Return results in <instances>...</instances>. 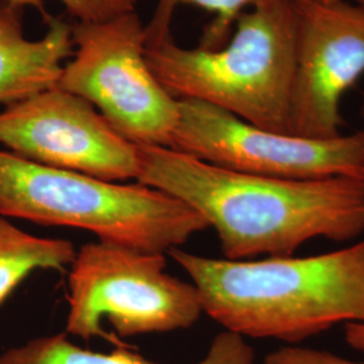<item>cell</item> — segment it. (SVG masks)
I'll list each match as a JSON object with an SVG mask.
<instances>
[{
	"label": "cell",
	"instance_id": "obj_1",
	"mask_svg": "<svg viewBox=\"0 0 364 364\" xmlns=\"http://www.w3.org/2000/svg\"><path fill=\"white\" fill-rule=\"evenodd\" d=\"M136 182L173 196L212 227L225 259L289 257L313 239L364 235V178L285 180L224 169L168 147L138 146Z\"/></svg>",
	"mask_w": 364,
	"mask_h": 364
},
{
	"label": "cell",
	"instance_id": "obj_2",
	"mask_svg": "<svg viewBox=\"0 0 364 364\" xmlns=\"http://www.w3.org/2000/svg\"><path fill=\"white\" fill-rule=\"evenodd\" d=\"M191 277L203 313L242 338L296 344L364 323V240L312 257L213 259L168 252Z\"/></svg>",
	"mask_w": 364,
	"mask_h": 364
},
{
	"label": "cell",
	"instance_id": "obj_3",
	"mask_svg": "<svg viewBox=\"0 0 364 364\" xmlns=\"http://www.w3.org/2000/svg\"><path fill=\"white\" fill-rule=\"evenodd\" d=\"M296 33V4L281 3L242 14L216 50L186 49L169 38L147 46L146 58L177 100H200L260 129L289 134Z\"/></svg>",
	"mask_w": 364,
	"mask_h": 364
},
{
	"label": "cell",
	"instance_id": "obj_4",
	"mask_svg": "<svg viewBox=\"0 0 364 364\" xmlns=\"http://www.w3.org/2000/svg\"><path fill=\"white\" fill-rule=\"evenodd\" d=\"M0 215L70 227L142 252L168 254L209 228L181 200L141 182L117 183L0 151Z\"/></svg>",
	"mask_w": 364,
	"mask_h": 364
},
{
	"label": "cell",
	"instance_id": "obj_5",
	"mask_svg": "<svg viewBox=\"0 0 364 364\" xmlns=\"http://www.w3.org/2000/svg\"><path fill=\"white\" fill-rule=\"evenodd\" d=\"M165 254L100 240L84 245L68 278L66 333L120 346L105 332L103 320L123 338L195 326L203 314L197 289L165 273Z\"/></svg>",
	"mask_w": 364,
	"mask_h": 364
},
{
	"label": "cell",
	"instance_id": "obj_6",
	"mask_svg": "<svg viewBox=\"0 0 364 364\" xmlns=\"http://www.w3.org/2000/svg\"><path fill=\"white\" fill-rule=\"evenodd\" d=\"M144 27L136 10L72 25L75 53L57 87L90 102L131 144L170 149L180 102L147 63Z\"/></svg>",
	"mask_w": 364,
	"mask_h": 364
},
{
	"label": "cell",
	"instance_id": "obj_7",
	"mask_svg": "<svg viewBox=\"0 0 364 364\" xmlns=\"http://www.w3.org/2000/svg\"><path fill=\"white\" fill-rule=\"evenodd\" d=\"M170 149L239 173L285 178H364L363 131L311 139L260 129L215 105L183 99Z\"/></svg>",
	"mask_w": 364,
	"mask_h": 364
},
{
	"label": "cell",
	"instance_id": "obj_8",
	"mask_svg": "<svg viewBox=\"0 0 364 364\" xmlns=\"http://www.w3.org/2000/svg\"><path fill=\"white\" fill-rule=\"evenodd\" d=\"M0 144L27 161L105 181L136 180L141 170L138 146L90 102L58 87L4 107Z\"/></svg>",
	"mask_w": 364,
	"mask_h": 364
},
{
	"label": "cell",
	"instance_id": "obj_9",
	"mask_svg": "<svg viewBox=\"0 0 364 364\" xmlns=\"http://www.w3.org/2000/svg\"><path fill=\"white\" fill-rule=\"evenodd\" d=\"M296 73L289 134L341 135L340 103L364 75V6L348 0L296 3Z\"/></svg>",
	"mask_w": 364,
	"mask_h": 364
},
{
	"label": "cell",
	"instance_id": "obj_10",
	"mask_svg": "<svg viewBox=\"0 0 364 364\" xmlns=\"http://www.w3.org/2000/svg\"><path fill=\"white\" fill-rule=\"evenodd\" d=\"M37 0H0V105H14L58 85L64 61L73 57L72 25L49 18L42 38L27 39L23 14Z\"/></svg>",
	"mask_w": 364,
	"mask_h": 364
},
{
	"label": "cell",
	"instance_id": "obj_11",
	"mask_svg": "<svg viewBox=\"0 0 364 364\" xmlns=\"http://www.w3.org/2000/svg\"><path fill=\"white\" fill-rule=\"evenodd\" d=\"M0 364H158L144 356L117 348L109 353L84 350L66 333L31 340L25 346L0 355ZM197 364H255V352L246 338L224 331L209 346L205 358Z\"/></svg>",
	"mask_w": 364,
	"mask_h": 364
},
{
	"label": "cell",
	"instance_id": "obj_12",
	"mask_svg": "<svg viewBox=\"0 0 364 364\" xmlns=\"http://www.w3.org/2000/svg\"><path fill=\"white\" fill-rule=\"evenodd\" d=\"M76 254L72 242L27 234L0 215V306L27 275L39 269L65 272Z\"/></svg>",
	"mask_w": 364,
	"mask_h": 364
},
{
	"label": "cell",
	"instance_id": "obj_13",
	"mask_svg": "<svg viewBox=\"0 0 364 364\" xmlns=\"http://www.w3.org/2000/svg\"><path fill=\"white\" fill-rule=\"evenodd\" d=\"M302 0H158L156 10L144 27L147 46H156L171 38L170 26L174 11L178 6L191 4L215 14V19L204 28L198 48L216 50L232 34L237 18L248 10L269 7L281 3H299Z\"/></svg>",
	"mask_w": 364,
	"mask_h": 364
},
{
	"label": "cell",
	"instance_id": "obj_14",
	"mask_svg": "<svg viewBox=\"0 0 364 364\" xmlns=\"http://www.w3.org/2000/svg\"><path fill=\"white\" fill-rule=\"evenodd\" d=\"M77 22H103L136 10L138 0H58Z\"/></svg>",
	"mask_w": 364,
	"mask_h": 364
},
{
	"label": "cell",
	"instance_id": "obj_15",
	"mask_svg": "<svg viewBox=\"0 0 364 364\" xmlns=\"http://www.w3.org/2000/svg\"><path fill=\"white\" fill-rule=\"evenodd\" d=\"M264 364H364L338 356L328 351L302 347H282L269 353Z\"/></svg>",
	"mask_w": 364,
	"mask_h": 364
},
{
	"label": "cell",
	"instance_id": "obj_16",
	"mask_svg": "<svg viewBox=\"0 0 364 364\" xmlns=\"http://www.w3.org/2000/svg\"><path fill=\"white\" fill-rule=\"evenodd\" d=\"M344 338L347 344L355 351L364 353V323L346 324Z\"/></svg>",
	"mask_w": 364,
	"mask_h": 364
},
{
	"label": "cell",
	"instance_id": "obj_17",
	"mask_svg": "<svg viewBox=\"0 0 364 364\" xmlns=\"http://www.w3.org/2000/svg\"><path fill=\"white\" fill-rule=\"evenodd\" d=\"M324 1H338V0H324ZM356 4L364 6V0H356Z\"/></svg>",
	"mask_w": 364,
	"mask_h": 364
},
{
	"label": "cell",
	"instance_id": "obj_18",
	"mask_svg": "<svg viewBox=\"0 0 364 364\" xmlns=\"http://www.w3.org/2000/svg\"><path fill=\"white\" fill-rule=\"evenodd\" d=\"M363 134H364V130H363Z\"/></svg>",
	"mask_w": 364,
	"mask_h": 364
}]
</instances>
